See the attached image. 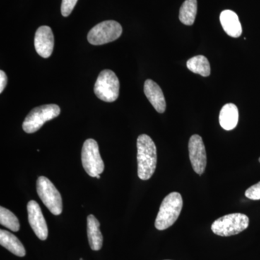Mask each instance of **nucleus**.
<instances>
[{
    "mask_svg": "<svg viewBox=\"0 0 260 260\" xmlns=\"http://www.w3.org/2000/svg\"><path fill=\"white\" fill-rule=\"evenodd\" d=\"M138 174L142 180H148L155 171L157 164L156 146L147 135H140L137 140Z\"/></svg>",
    "mask_w": 260,
    "mask_h": 260,
    "instance_id": "1",
    "label": "nucleus"
},
{
    "mask_svg": "<svg viewBox=\"0 0 260 260\" xmlns=\"http://www.w3.org/2000/svg\"><path fill=\"white\" fill-rule=\"evenodd\" d=\"M183 207L182 197L179 192L168 194L160 205L155 226L158 230L162 231L172 226L180 215Z\"/></svg>",
    "mask_w": 260,
    "mask_h": 260,
    "instance_id": "2",
    "label": "nucleus"
},
{
    "mask_svg": "<svg viewBox=\"0 0 260 260\" xmlns=\"http://www.w3.org/2000/svg\"><path fill=\"white\" fill-rule=\"evenodd\" d=\"M249 219L242 213H232L217 219L212 224V232L220 237H231L244 232L249 226Z\"/></svg>",
    "mask_w": 260,
    "mask_h": 260,
    "instance_id": "3",
    "label": "nucleus"
},
{
    "mask_svg": "<svg viewBox=\"0 0 260 260\" xmlns=\"http://www.w3.org/2000/svg\"><path fill=\"white\" fill-rule=\"evenodd\" d=\"M60 112V108L56 104H47L34 108L25 117L23 123V129L28 134L36 133L47 121L57 117Z\"/></svg>",
    "mask_w": 260,
    "mask_h": 260,
    "instance_id": "4",
    "label": "nucleus"
},
{
    "mask_svg": "<svg viewBox=\"0 0 260 260\" xmlns=\"http://www.w3.org/2000/svg\"><path fill=\"white\" fill-rule=\"evenodd\" d=\"M94 93L104 102H115L119 95V80L115 73L110 70H103L95 82Z\"/></svg>",
    "mask_w": 260,
    "mask_h": 260,
    "instance_id": "5",
    "label": "nucleus"
},
{
    "mask_svg": "<svg viewBox=\"0 0 260 260\" xmlns=\"http://www.w3.org/2000/svg\"><path fill=\"white\" fill-rule=\"evenodd\" d=\"M37 193L44 205L53 215L62 212V200L55 186L45 177H39L37 182Z\"/></svg>",
    "mask_w": 260,
    "mask_h": 260,
    "instance_id": "6",
    "label": "nucleus"
},
{
    "mask_svg": "<svg viewBox=\"0 0 260 260\" xmlns=\"http://www.w3.org/2000/svg\"><path fill=\"white\" fill-rule=\"evenodd\" d=\"M122 34V27L114 20L102 22L94 26L88 34V41L92 45H103L114 42Z\"/></svg>",
    "mask_w": 260,
    "mask_h": 260,
    "instance_id": "7",
    "label": "nucleus"
},
{
    "mask_svg": "<svg viewBox=\"0 0 260 260\" xmlns=\"http://www.w3.org/2000/svg\"><path fill=\"white\" fill-rule=\"evenodd\" d=\"M82 164L90 177H96L104 170V164L99 153V145L93 139H88L82 149Z\"/></svg>",
    "mask_w": 260,
    "mask_h": 260,
    "instance_id": "8",
    "label": "nucleus"
},
{
    "mask_svg": "<svg viewBox=\"0 0 260 260\" xmlns=\"http://www.w3.org/2000/svg\"><path fill=\"white\" fill-rule=\"evenodd\" d=\"M189 158L193 170L199 175L204 173L207 165L206 150L203 140L198 135L191 137L189 142Z\"/></svg>",
    "mask_w": 260,
    "mask_h": 260,
    "instance_id": "9",
    "label": "nucleus"
},
{
    "mask_svg": "<svg viewBox=\"0 0 260 260\" xmlns=\"http://www.w3.org/2000/svg\"><path fill=\"white\" fill-rule=\"evenodd\" d=\"M27 210L28 222L32 231L39 239L46 240L48 237V227L40 206L37 202L30 200L27 205Z\"/></svg>",
    "mask_w": 260,
    "mask_h": 260,
    "instance_id": "10",
    "label": "nucleus"
},
{
    "mask_svg": "<svg viewBox=\"0 0 260 260\" xmlns=\"http://www.w3.org/2000/svg\"><path fill=\"white\" fill-rule=\"evenodd\" d=\"M54 38L50 27L44 25L39 27L34 38V47L39 55L49 58L54 49Z\"/></svg>",
    "mask_w": 260,
    "mask_h": 260,
    "instance_id": "11",
    "label": "nucleus"
},
{
    "mask_svg": "<svg viewBox=\"0 0 260 260\" xmlns=\"http://www.w3.org/2000/svg\"><path fill=\"white\" fill-rule=\"evenodd\" d=\"M144 93L154 109L162 114L167 109L165 97L160 86L152 80H147L144 84Z\"/></svg>",
    "mask_w": 260,
    "mask_h": 260,
    "instance_id": "12",
    "label": "nucleus"
},
{
    "mask_svg": "<svg viewBox=\"0 0 260 260\" xmlns=\"http://www.w3.org/2000/svg\"><path fill=\"white\" fill-rule=\"evenodd\" d=\"M220 21L224 31L229 37L239 38L242 35V24L235 12L230 10H224L220 13Z\"/></svg>",
    "mask_w": 260,
    "mask_h": 260,
    "instance_id": "13",
    "label": "nucleus"
},
{
    "mask_svg": "<svg viewBox=\"0 0 260 260\" xmlns=\"http://www.w3.org/2000/svg\"><path fill=\"white\" fill-rule=\"evenodd\" d=\"M87 232L89 244L94 251H99L103 246V236L100 230V223L93 215L87 218Z\"/></svg>",
    "mask_w": 260,
    "mask_h": 260,
    "instance_id": "14",
    "label": "nucleus"
},
{
    "mask_svg": "<svg viewBox=\"0 0 260 260\" xmlns=\"http://www.w3.org/2000/svg\"><path fill=\"white\" fill-rule=\"evenodd\" d=\"M239 121V110L235 104H227L222 108L219 116V122L224 129L232 130Z\"/></svg>",
    "mask_w": 260,
    "mask_h": 260,
    "instance_id": "15",
    "label": "nucleus"
},
{
    "mask_svg": "<svg viewBox=\"0 0 260 260\" xmlns=\"http://www.w3.org/2000/svg\"><path fill=\"white\" fill-rule=\"evenodd\" d=\"M0 244L15 255L24 256L26 254L25 247L18 238L7 231L0 230Z\"/></svg>",
    "mask_w": 260,
    "mask_h": 260,
    "instance_id": "16",
    "label": "nucleus"
},
{
    "mask_svg": "<svg viewBox=\"0 0 260 260\" xmlns=\"http://www.w3.org/2000/svg\"><path fill=\"white\" fill-rule=\"evenodd\" d=\"M197 12H198L197 0H186L181 5L179 10V20L184 25H191L194 23Z\"/></svg>",
    "mask_w": 260,
    "mask_h": 260,
    "instance_id": "17",
    "label": "nucleus"
},
{
    "mask_svg": "<svg viewBox=\"0 0 260 260\" xmlns=\"http://www.w3.org/2000/svg\"><path fill=\"white\" fill-rule=\"evenodd\" d=\"M188 69L203 77H208L210 75V65L209 61L203 55L195 56L191 57L186 62Z\"/></svg>",
    "mask_w": 260,
    "mask_h": 260,
    "instance_id": "18",
    "label": "nucleus"
},
{
    "mask_svg": "<svg viewBox=\"0 0 260 260\" xmlns=\"http://www.w3.org/2000/svg\"><path fill=\"white\" fill-rule=\"evenodd\" d=\"M0 223L12 232H17L20 230V223L16 215L3 207L0 208Z\"/></svg>",
    "mask_w": 260,
    "mask_h": 260,
    "instance_id": "19",
    "label": "nucleus"
},
{
    "mask_svg": "<svg viewBox=\"0 0 260 260\" xmlns=\"http://www.w3.org/2000/svg\"><path fill=\"white\" fill-rule=\"evenodd\" d=\"M78 0H62L61 2V15L64 17L69 16L74 9Z\"/></svg>",
    "mask_w": 260,
    "mask_h": 260,
    "instance_id": "20",
    "label": "nucleus"
},
{
    "mask_svg": "<svg viewBox=\"0 0 260 260\" xmlns=\"http://www.w3.org/2000/svg\"><path fill=\"white\" fill-rule=\"evenodd\" d=\"M245 195L246 198L250 200H260V181L246 189Z\"/></svg>",
    "mask_w": 260,
    "mask_h": 260,
    "instance_id": "21",
    "label": "nucleus"
},
{
    "mask_svg": "<svg viewBox=\"0 0 260 260\" xmlns=\"http://www.w3.org/2000/svg\"><path fill=\"white\" fill-rule=\"evenodd\" d=\"M7 83H8V77L6 73L3 70H1L0 71V93H3Z\"/></svg>",
    "mask_w": 260,
    "mask_h": 260,
    "instance_id": "22",
    "label": "nucleus"
},
{
    "mask_svg": "<svg viewBox=\"0 0 260 260\" xmlns=\"http://www.w3.org/2000/svg\"><path fill=\"white\" fill-rule=\"evenodd\" d=\"M100 175H98L96 177L97 179H100Z\"/></svg>",
    "mask_w": 260,
    "mask_h": 260,
    "instance_id": "23",
    "label": "nucleus"
},
{
    "mask_svg": "<svg viewBox=\"0 0 260 260\" xmlns=\"http://www.w3.org/2000/svg\"><path fill=\"white\" fill-rule=\"evenodd\" d=\"M259 161L260 162V158H259Z\"/></svg>",
    "mask_w": 260,
    "mask_h": 260,
    "instance_id": "24",
    "label": "nucleus"
},
{
    "mask_svg": "<svg viewBox=\"0 0 260 260\" xmlns=\"http://www.w3.org/2000/svg\"><path fill=\"white\" fill-rule=\"evenodd\" d=\"M80 260H83V259H82V258H81V259H80Z\"/></svg>",
    "mask_w": 260,
    "mask_h": 260,
    "instance_id": "25",
    "label": "nucleus"
}]
</instances>
